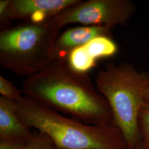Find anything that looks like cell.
<instances>
[{
	"mask_svg": "<svg viewBox=\"0 0 149 149\" xmlns=\"http://www.w3.org/2000/svg\"><path fill=\"white\" fill-rule=\"evenodd\" d=\"M80 0H10L5 15L0 19L2 30L8 22L18 20L40 23L45 21Z\"/></svg>",
	"mask_w": 149,
	"mask_h": 149,
	"instance_id": "6",
	"label": "cell"
},
{
	"mask_svg": "<svg viewBox=\"0 0 149 149\" xmlns=\"http://www.w3.org/2000/svg\"><path fill=\"white\" fill-rule=\"evenodd\" d=\"M10 0L0 1V19H2L5 15L8 4Z\"/></svg>",
	"mask_w": 149,
	"mask_h": 149,
	"instance_id": "14",
	"label": "cell"
},
{
	"mask_svg": "<svg viewBox=\"0 0 149 149\" xmlns=\"http://www.w3.org/2000/svg\"><path fill=\"white\" fill-rule=\"evenodd\" d=\"M144 103L149 106V83L145 91L144 96Z\"/></svg>",
	"mask_w": 149,
	"mask_h": 149,
	"instance_id": "15",
	"label": "cell"
},
{
	"mask_svg": "<svg viewBox=\"0 0 149 149\" xmlns=\"http://www.w3.org/2000/svg\"><path fill=\"white\" fill-rule=\"evenodd\" d=\"M112 30L101 26L74 27L59 35L55 45V60L67 61L70 53L74 49L85 44L98 37L112 38Z\"/></svg>",
	"mask_w": 149,
	"mask_h": 149,
	"instance_id": "8",
	"label": "cell"
},
{
	"mask_svg": "<svg viewBox=\"0 0 149 149\" xmlns=\"http://www.w3.org/2000/svg\"><path fill=\"white\" fill-rule=\"evenodd\" d=\"M25 144L0 141V149H25Z\"/></svg>",
	"mask_w": 149,
	"mask_h": 149,
	"instance_id": "13",
	"label": "cell"
},
{
	"mask_svg": "<svg viewBox=\"0 0 149 149\" xmlns=\"http://www.w3.org/2000/svg\"><path fill=\"white\" fill-rule=\"evenodd\" d=\"M25 149H60L58 148L49 136L36 132L25 144Z\"/></svg>",
	"mask_w": 149,
	"mask_h": 149,
	"instance_id": "11",
	"label": "cell"
},
{
	"mask_svg": "<svg viewBox=\"0 0 149 149\" xmlns=\"http://www.w3.org/2000/svg\"><path fill=\"white\" fill-rule=\"evenodd\" d=\"M61 28L51 19L23 22L0 33V65L16 74H36L55 60V45Z\"/></svg>",
	"mask_w": 149,
	"mask_h": 149,
	"instance_id": "4",
	"label": "cell"
},
{
	"mask_svg": "<svg viewBox=\"0 0 149 149\" xmlns=\"http://www.w3.org/2000/svg\"><path fill=\"white\" fill-rule=\"evenodd\" d=\"M128 149V148H126V149Z\"/></svg>",
	"mask_w": 149,
	"mask_h": 149,
	"instance_id": "17",
	"label": "cell"
},
{
	"mask_svg": "<svg viewBox=\"0 0 149 149\" xmlns=\"http://www.w3.org/2000/svg\"><path fill=\"white\" fill-rule=\"evenodd\" d=\"M117 51V45L112 38L98 37L73 50L69 55L67 61L75 71L87 73L95 66L98 59L113 56Z\"/></svg>",
	"mask_w": 149,
	"mask_h": 149,
	"instance_id": "7",
	"label": "cell"
},
{
	"mask_svg": "<svg viewBox=\"0 0 149 149\" xmlns=\"http://www.w3.org/2000/svg\"><path fill=\"white\" fill-rule=\"evenodd\" d=\"M15 111L31 129L47 135L60 149H124L122 134L111 123L94 125L66 117L43 103L24 95L15 102Z\"/></svg>",
	"mask_w": 149,
	"mask_h": 149,
	"instance_id": "2",
	"label": "cell"
},
{
	"mask_svg": "<svg viewBox=\"0 0 149 149\" xmlns=\"http://www.w3.org/2000/svg\"><path fill=\"white\" fill-rule=\"evenodd\" d=\"M140 146L149 149V106L145 103L141 107L138 119Z\"/></svg>",
	"mask_w": 149,
	"mask_h": 149,
	"instance_id": "10",
	"label": "cell"
},
{
	"mask_svg": "<svg viewBox=\"0 0 149 149\" xmlns=\"http://www.w3.org/2000/svg\"><path fill=\"white\" fill-rule=\"evenodd\" d=\"M22 91L25 96L86 124L113 123L108 102L88 74L75 71L67 61L54 60L45 69L28 76Z\"/></svg>",
	"mask_w": 149,
	"mask_h": 149,
	"instance_id": "1",
	"label": "cell"
},
{
	"mask_svg": "<svg viewBox=\"0 0 149 149\" xmlns=\"http://www.w3.org/2000/svg\"><path fill=\"white\" fill-rule=\"evenodd\" d=\"M15 111V102L0 97V141L26 143L33 135Z\"/></svg>",
	"mask_w": 149,
	"mask_h": 149,
	"instance_id": "9",
	"label": "cell"
},
{
	"mask_svg": "<svg viewBox=\"0 0 149 149\" xmlns=\"http://www.w3.org/2000/svg\"><path fill=\"white\" fill-rule=\"evenodd\" d=\"M135 12L136 6L130 0H80L50 19L61 28L79 23L113 29L127 25Z\"/></svg>",
	"mask_w": 149,
	"mask_h": 149,
	"instance_id": "5",
	"label": "cell"
},
{
	"mask_svg": "<svg viewBox=\"0 0 149 149\" xmlns=\"http://www.w3.org/2000/svg\"><path fill=\"white\" fill-rule=\"evenodd\" d=\"M0 93L1 96L15 102L21 100L23 97L22 91L17 88L11 81L1 75L0 76Z\"/></svg>",
	"mask_w": 149,
	"mask_h": 149,
	"instance_id": "12",
	"label": "cell"
},
{
	"mask_svg": "<svg viewBox=\"0 0 149 149\" xmlns=\"http://www.w3.org/2000/svg\"><path fill=\"white\" fill-rule=\"evenodd\" d=\"M95 82L108 102L113 122L122 134L128 149H138L140 146L139 116L149 83V73L127 63H111L97 73Z\"/></svg>",
	"mask_w": 149,
	"mask_h": 149,
	"instance_id": "3",
	"label": "cell"
},
{
	"mask_svg": "<svg viewBox=\"0 0 149 149\" xmlns=\"http://www.w3.org/2000/svg\"><path fill=\"white\" fill-rule=\"evenodd\" d=\"M138 149H143L141 148V146H140V147H139Z\"/></svg>",
	"mask_w": 149,
	"mask_h": 149,
	"instance_id": "16",
	"label": "cell"
}]
</instances>
